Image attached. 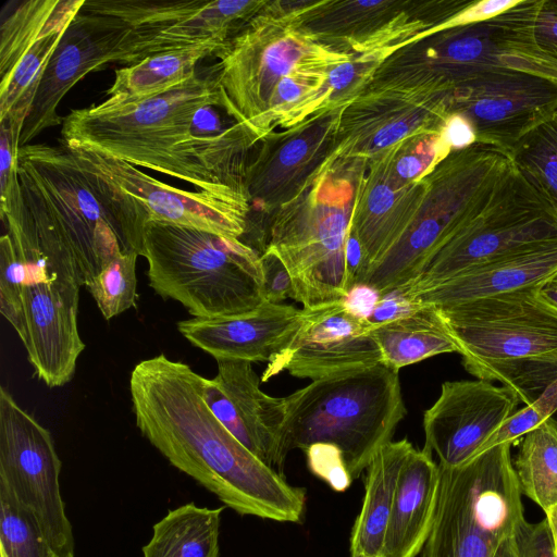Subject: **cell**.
I'll return each mask as SVG.
<instances>
[{
    "instance_id": "obj_1",
    "label": "cell",
    "mask_w": 557,
    "mask_h": 557,
    "mask_svg": "<svg viewBox=\"0 0 557 557\" xmlns=\"http://www.w3.org/2000/svg\"><path fill=\"white\" fill-rule=\"evenodd\" d=\"M136 425L178 470L239 515L302 520L306 492L239 443L215 418L201 375L160 354L139 361L129 379Z\"/></svg>"
},
{
    "instance_id": "obj_2",
    "label": "cell",
    "mask_w": 557,
    "mask_h": 557,
    "mask_svg": "<svg viewBox=\"0 0 557 557\" xmlns=\"http://www.w3.org/2000/svg\"><path fill=\"white\" fill-rule=\"evenodd\" d=\"M307 7L268 1L214 55L224 107L261 139L314 114L330 72L351 55L306 24Z\"/></svg>"
},
{
    "instance_id": "obj_3",
    "label": "cell",
    "mask_w": 557,
    "mask_h": 557,
    "mask_svg": "<svg viewBox=\"0 0 557 557\" xmlns=\"http://www.w3.org/2000/svg\"><path fill=\"white\" fill-rule=\"evenodd\" d=\"M216 67L197 74L180 86L144 97H108L63 117L62 141L95 148L135 166L147 168L197 190L216 195L244 191L220 185L200 164L189 145L195 112L220 101Z\"/></svg>"
},
{
    "instance_id": "obj_4",
    "label": "cell",
    "mask_w": 557,
    "mask_h": 557,
    "mask_svg": "<svg viewBox=\"0 0 557 557\" xmlns=\"http://www.w3.org/2000/svg\"><path fill=\"white\" fill-rule=\"evenodd\" d=\"M284 405L283 465L293 449L333 444L352 480L392 441L407 413L398 371L384 363L314 380L284 397Z\"/></svg>"
},
{
    "instance_id": "obj_5",
    "label": "cell",
    "mask_w": 557,
    "mask_h": 557,
    "mask_svg": "<svg viewBox=\"0 0 557 557\" xmlns=\"http://www.w3.org/2000/svg\"><path fill=\"white\" fill-rule=\"evenodd\" d=\"M143 257L150 287L195 318L244 314L265 302L260 255L240 239L149 221Z\"/></svg>"
},
{
    "instance_id": "obj_6",
    "label": "cell",
    "mask_w": 557,
    "mask_h": 557,
    "mask_svg": "<svg viewBox=\"0 0 557 557\" xmlns=\"http://www.w3.org/2000/svg\"><path fill=\"white\" fill-rule=\"evenodd\" d=\"M355 176L325 160L298 191L275 208L267 247L287 267L294 300L304 308L342 300L349 290L346 245L351 230Z\"/></svg>"
},
{
    "instance_id": "obj_7",
    "label": "cell",
    "mask_w": 557,
    "mask_h": 557,
    "mask_svg": "<svg viewBox=\"0 0 557 557\" xmlns=\"http://www.w3.org/2000/svg\"><path fill=\"white\" fill-rule=\"evenodd\" d=\"M510 165L506 154L481 144L453 151L422 178L416 214L394 246L359 283L372 286L383 296L412 282L487 199Z\"/></svg>"
},
{
    "instance_id": "obj_8",
    "label": "cell",
    "mask_w": 557,
    "mask_h": 557,
    "mask_svg": "<svg viewBox=\"0 0 557 557\" xmlns=\"http://www.w3.org/2000/svg\"><path fill=\"white\" fill-rule=\"evenodd\" d=\"M454 88L419 61L397 71L383 66L342 107L325 161L335 170L355 171L411 136L442 132Z\"/></svg>"
},
{
    "instance_id": "obj_9",
    "label": "cell",
    "mask_w": 557,
    "mask_h": 557,
    "mask_svg": "<svg viewBox=\"0 0 557 557\" xmlns=\"http://www.w3.org/2000/svg\"><path fill=\"white\" fill-rule=\"evenodd\" d=\"M511 444L490 448L462 466L440 467L437 508L421 557H494L524 520Z\"/></svg>"
},
{
    "instance_id": "obj_10",
    "label": "cell",
    "mask_w": 557,
    "mask_h": 557,
    "mask_svg": "<svg viewBox=\"0 0 557 557\" xmlns=\"http://www.w3.org/2000/svg\"><path fill=\"white\" fill-rule=\"evenodd\" d=\"M17 158L29 218L69 247L86 286L106 262L124 252L112 220L86 172L62 141L57 146H20Z\"/></svg>"
},
{
    "instance_id": "obj_11",
    "label": "cell",
    "mask_w": 557,
    "mask_h": 557,
    "mask_svg": "<svg viewBox=\"0 0 557 557\" xmlns=\"http://www.w3.org/2000/svg\"><path fill=\"white\" fill-rule=\"evenodd\" d=\"M257 0H89L79 14L112 36L111 62L149 57L206 42L226 44L261 11Z\"/></svg>"
},
{
    "instance_id": "obj_12",
    "label": "cell",
    "mask_w": 557,
    "mask_h": 557,
    "mask_svg": "<svg viewBox=\"0 0 557 557\" xmlns=\"http://www.w3.org/2000/svg\"><path fill=\"white\" fill-rule=\"evenodd\" d=\"M557 239V213L511 163L492 194L403 288L414 294L513 251Z\"/></svg>"
},
{
    "instance_id": "obj_13",
    "label": "cell",
    "mask_w": 557,
    "mask_h": 557,
    "mask_svg": "<svg viewBox=\"0 0 557 557\" xmlns=\"http://www.w3.org/2000/svg\"><path fill=\"white\" fill-rule=\"evenodd\" d=\"M26 268L22 292L25 338L22 342L36 376L49 387L69 383L85 344L77 314L83 281L76 262L44 253L28 232L12 236Z\"/></svg>"
},
{
    "instance_id": "obj_14",
    "label": "cell",
    "mask_w": 557,
    "mask_h": 557,
    "mask_svg": "<svg viewBox=\"0 0 557 557\" xmlns=\"http://www.w3.org/2000/svg\"><path fill=\"white\" fill-rule=\"evenodd\" d=\"M541 285L435 307L470 374L557 351V306L541 294Z\"/></svg>"
},
{
    "instance_id": "obj_15",
    "label": "cell",
    "mask_w": 557,
    "mask_h": 557,
    "mask_svg": "<svg viewBox=\"0 0 557 557\" xmlns=\"http://www.w3.org/2000/svg\"><path fill=\"white\" fill-rule=\"evenodd\" d=\"M61 461L50 432L0 387V483L37 518L60 557H74L59 476Z\"/></svg>"
},
{
    "instance_id": "obj_16",
    "label": "cell",
    "mask_w": 557,
    "mask_h": 557,
    "mask_svg": "<svg viewBox=\"0 0 557 557\" xmlns=\"http://www.w3.org/2000/svg\"><path fill=\"white\" fill-rule=\"evenodd\" d=\"M449 114L466 117L476 144L509 158L517 143L557 111V81L509 67H498L456 86Z\"/></svg>"
},
{
    "instance_id": "obj_17",
    "label": "cell",
    "mask_w": 557,
    "mask_h": 557,
    "mask_svg": "<svg viewBox=\"0 0 557 557\" xmlns=\"http://www.w3.org/2000/svg\"><path fill=\"white\" fill-rule=\"evenodd\" d=\"M63 143V141H62ZM77 162L106 177L159 221L240 239L251 210L247 195L188 191L145 174L137 166L95 148L63 143Z\"/></svg>"
},
{
    "instance_id": "obj_18",
    "label": "cell",
    "mask_w": 557,
    "mask_h": 557,
    "mask_svg": "<svg viewBox=\"0 0 557 557\" xmlns=\"http://www.w3.org/2000/svg\"><path fill=\"white\" fill-rule=\"evenodd\" d=\"M85 0L21 2L0 28V121L24 126L42 75Z\"/></svg>"
},
{
    "instance_id": "obj_19",
    "label": "cell",
    "mask_w": 557,
    "mask_h": 557,
    "mask_svg": "<svg viewBox=\"0 0 557 557\" xmlns=\"http://www.w3.org/2000/svg\"><path fill=\"white\" fill-rule=\"evenodd\" d=\"M382 363L370 323L349 313L342 301L301 309L288 344L269 361L261 381L287 371L312 381Z\"/></svg>"
},
{
    "instance_id": "obj_20",
    "label": "cell",
    "mask_w": 557,
    "mask_h": 557,
    "mask_svg": "<svg viewBox=\"0 0 557 557\" xmlns=\"http://www.w3.org/2000/svg\"><path fill=\"white\" fill-rule=\"evenodd\" d=\"M519 403L509 388L486 380L444 382L438 398L423 414V449L435 454L441 467L462 466L516 412Z\"/></svg>"
},
{
    "instance_id": "obj_21",
    "label": "cell",
    "mask_w": 557,
    "mask_h": 557,
    "mask_svg": "<svg viewBox=\"0 0 557 557\" xmlns=\"http://www.w3.org/2000/svg\"><path fill=\"white\" fill-rule=\"evenodd\" d=\"M342 108L314 113L299 124L267 135L248 161L245 187L251 202L277 208L292 198L329 156Z\"/></svg>"
},
{
    "instance_id": "obj_22",
    "label": "cell",
    "mask_w": 557,
    "mask_h": 557,
    "mask_svg": "<svg viewBox=\"0 0 557 557\" xmlns=\"http://www.w3.org/2000/svg\"><path fill=\"white\" fill-rule=\"evenodd\" d=\"M259 382L251 362L219 360L213 379L201 376L202 397L215 418L239 443L282 473L284 397L267 395L260 389Z\"/></svg>"
},
{
    "instance_id": "obj_23",
    "label": "cell",
    "mask_w": 557,
    "mask_h": 557,
    "mask_svg": "<svg viewBox=\"0 0 557 557\" xmlns=\"http://www.w3.org/2000/svg\"><path fill=\"white\" fill-rule=\"evenodd\" d=\"M352 174L351 227L364 250L366 274L394 246L416 214L422 180L412 184L401 182L392 173L382 153Z\"/></svg>"
},
{
    "instance_id": "obj_24",
    "label": "cell",
    "mask_w": 557,
    "mask_h": 557,
    "mask_svg": "<svg viewBox=\"0 0 557 557\" xmlns=\"http://www.w3.org/2000/svg\"><path fill=\"white\" fill-rule=\"evenodd\" d=\"M301 310L265 301L256 310L231 317L191 318L177 323L194 346L219 360L269 361L297 330Z\"/></svg>"
},
{
    "instance_id": "obj_25",
    "label": "cell",
    "mask_w": 557,
    "mask_h": 557,
    "mask_svg": "<svg viewBox=\"0 0 557 557\" xmlns=\"http://www.w3.org/2000/svg\"><path fill=\"white\" fill-rule=\"evenodd\" d=\"M557 274V239L536 244L466 269L428 289L405 295L436 308L541 285Z\"/></svg>"
},
{
    "instance_id": "obj_26",
    "label": "cell",
    "mask_w": 557,
    "mask_h": 557,
    "mask_svg": "<svg viewBox=\"0 0 557 557\" xmlns=\"http://www.w3.org/2000/svg\"><path fill=\"white\" fill-rule=\"evenodd\" d=\"M111 51V34L78 13L45 70L22 129L21 146L63 123L57 111L61 100L88 73L110 63Z\"/></svg>"
},
{
    "instance_id": "obj_27",
    "label": "cell",
    "mask_w": 557,
    "mask_h": 557,
    "mask_svg": "<svg viewBox=\"0 0 557 557\" xmlns=\"http://www.w3.org/2000/svg\"><path fill=\"white\" fill-rule=\"evenodd\" d=\"M440 485L441 470L433 455L413 448L399 474L381 557H417L422 552L433 525Z\"/></svg>"
},
{
    "instance_id": "obj_28",
    "label": "cell",
    "mask_w": 557,
    "mask_h": 557,
    "mask_svg": "<svg viewBox=\"0 0 557 557\" xmlns=\"http://www.w3.org/2000/svg\"><path fill=\"white\" fill-rule=\"evenodd\" d=\"M420 40L425 45L418 61L454 86L493 69L523 71L505 48L493 18L443 29Z\"/></svg>"
},
{
    "instance_id": "obj_29",
    "label": "cell",
    "mask_w": 557,
    "mask_h": 557,
    "mask_svg": "<svg viewBox=\"0 0 557 557\" xmlns=\"http://www.w3.org/2000/svg\"><path fill=\"white\" fill-rule=\"evenodd\" d=\"M413 449L404 438L375 454L366 471L364 498L350 535V557H381L401 468Z\"/></svg>"
},
{
    "instance_id": "obj_30",
    "label": "cell",
    "mask_w": 557,
    "mask_h": 557,
    "mask_svg": "<svg viewBox=\"0 0 557 557\" xmlns=\"http://www.w3.org/2000/svg\"><path fill=\"white\" fill-rule=\"evenodd\" d=\"M493 20L525 72L557 81V0H519Z\"/></svg>"
},
{
    "instance_id": "obj_31",
    "label": "cell",
    "mask_w": 557,
    "mask_h": 557,
    "mask_svg": "<svg viewBox=\"0 0 557 557\" xmlns=\"http://www.w3.org/2000/svg\"><path fill=\"white\" fill-rule=\"evenodd\" d=\"M382 354V363L398 371L430 357L457 352L459 348L445 326L437 309L420 305L399 319L370 324Z\"/></svg>"
},
{
    "instance_id": "obj_32",
    "label": "cell",
    "mask_w": 557,
    "mask_h": 557,
    "mask_svg": "<svg viewBox=\"0 0 557 557\" xmlns=\"http://www.w3.org/2000/svg\"><path fill=\"white\" fill-rule=\"evenodd\" d=\"M223 509L189 503L170 510L153 525L143 557H219Z\"/></svg>"
},
{
    "instance_id": "obj_33",
    "label": "cell",
    "mask_w": 557,
    "mask_h": 557,
    "mask_svg": "<svg viewBox=\"0 0 557 557\" xmlns=\"http://www.w3.org/2000/svg\"><path fill=\"white\" fill-rule=\"evenodd\" d=\"M224 46L206 42L149 57L136 64L115 71V78L107 90L109 97H144L180 86L197 74L196 65L202 59L215 55Z\"/></svg>"
},
{
    "instance_id": "obj_34",
    "label": "cell",
    "mask_w": 557,
    "mask_h": 557,
    "mask_svg": "<svg viewBox=\"0 0 557 557\" xmlns=\"http://www.w3.org/2000/svg\"><path fill=\"white\" fill-rule=\"evenodd\" d=\"M518 444L512 463L520 492L546 512L557 505V421L549 418Z\"/></svg>"
},
{
    "instance_id": "obj_35",
    "label": "cell",
    "mask_w": 557,
    "mask_h": 557,
    "mask_svg": "<svg viewBox=\"0 0 557 557\" xmlns=\"http://www.w3.org/2000/svg\"><path fill=\"white\" fill-rule=\"evenodd\" d=\"M509 159L557 213V111L522 137Z\"/></svg>"
},
{
    "instance_id": "obj_36",
    "label": "cell",
    "mask_w": 557,
    "mask_h": 557,
    "mask_svg": "<svg viewBox=\"0 0 557 557\" xmlns=\"http://www.w3.org/2000/svg\"><path fill=\"white\" fill-rule=\"evenodd\" d=\"M0 557H60L34 513L1 483Z\"/></svg>"
},
{
    "instance_id": "obj_37",
    "label": "cell",
    "mask_w": 557,
    "mask_h": 557,
    "mask_svg": "<svg viewBox=\"0 0 557 557\" xmlns=\"http://www.w3.org/2000/svg\"><path fill=\"white\" fill-rule=\"evenodd\" d=\"M474 376L490 382H499L527 406L557 380V351L491 364L480 369Z\"/></svg>"
},
{
    "instance_id": "obj_38",
    "label": "cell",
    "mask_w": 557,
    "mask_h": 557,
    "mask_svg": "<svg viewBox=\"0 0 557 557\" xmlns=\"http://www.w3.org/2000/svg\"><path fill=\"white\" fill-rule=\"evenodd\" d=\"M135 252H121L103 264L99 273L86 285L101 314L110 320L135 307L136 260Z\"/></svg>"
},
{
    "instance_id": "obj_39",
    "label": "cell",
    "mask_w": 557,
    "mask_h": 557,
    "mask_svg": "<svg viewBox=\"0 0 557 557\" xmlns=\"http://www.w3.org/2000/svg\"><path fill=\"white\" fill-rule=\"evenodd\" d=\"M451 152L443 140L442 132H430L411 136L382 154L398 180L412 184L430 174Z\"/></svg>"
},
{
    "instance_id": "obj_40",
    "label": "cell",
    "mask_w": 557,
    "mask_h": 557,
    "mask_svg": "<svg viewBox=\"0 0 557 557\" xmlns=\"http://www.w3.org/2000/svg\"><path fill=\"white\" fill-rule=\"evenodd\" d=\"M26 268L9 233L0 238V311L23 342L26 334L22 292Z\"/></svg>"
},
{
    "instance_id": "obj_41",
    "label": "cell",
    "mask_w": 557,
    "mask_h": 557,
    "mask_svg": "<svg viewBox=\"0 0 557 557\" xmlns=\"http://www.w3.org/2000/svg\"><path fill=\"white\" fill-rule=\"evenodd\" d=\"M556 413L557 401L552 396L542 393L532 404L524 406L507 418L483 443L472 459L494 446L505 443L518 444L524 435Z\"/></svg>"
},
{
    "instance_id": "obj_42",
    "label": "cell",
    "mask_w": 557,
    "mask_h": 557,
    "mask_svg": "<svg viewBox=\"0 0 557 557\" xmlns=\"http://www.w3.org/2000/svg\"><path fill=\"white\" fill-rule=\"evenodd\" d=\"M23 126L0 121V209L8 206L21 185L18 180V149Z\"/></svg>"
},
{
    "instance_id": "obj_43",
    "label": "cell",
    "mask_w": 557,
    "mask_h": 557,
    "mask_svg": "<svg viewBox=\"0 0 557 557\" xmlns=\"http://www.w3.org/2000/svg\"><path fill=\"white\" fill-rule=\"evenodd\" d=\"M304 451L309 470L325 481L332 490L344 492L350 486L354 480L338 447L327 443H315Z\"/></svg>"
},
{
    "instance_id": "obj_44",
    "label": "cell",
    "mask_w": 557,
    "mask_h": 557,
    "mask_svg": "<svg viewBox=\"0 0 557 557\" xmlns=\"http://www.w3.org/2000/svg\"><path fill=\"white\" fill-rule=\"evenodd\" d=\"M262 273V295L265 301L278 304L286 298L295 297V287L290 273L276 253L267 247L260 255Z\"/></svg>"
},
{
    "instance_id": "obj_45",
    "label": "cell",
    "mask_w": 557,
    "mask_h": 557,
    "mask_svg": "<svg viewBox=\"0 0 557 557\" xmlns=\"http://www.w3.org/2000/svg\"><path fill=\"white\" fill-rule=\"evenodd\" d=\"M518 557H556L546 519L521 521L515 533Z\"/></svg>"
},
{
    "instance_id": "obj_46",
    "label": "cell",
    "mask_w": 557,
    "mask_h": 557,
    "mask_svg": "<svg viewBox=\"0 0 557 557\" xmlns=\"http://www.w3.org/2000/svg\"><path fill=\"white\" fill-rule=\"evenodd\" d=\"M381 297L372 286L359 283L352 285L341 301L349 313L369 321Z\"/></svg>"
},
{
    "instance_id": "obj_47",
    "label": "cell",
    "mask_w": 557,
    "mask_h": 557,
    "mask_svg": "<svg viewBox=\"0 0 557 557\" xmlns=\"http://www.w3.org/2000/svg\"><path fill=\"white\" fill-rule=\"evenodd\" d=\"M419 307L420 305L410 301L399 290H393L381 297L368 322L370 324L389 322L411 313Z\"/></svg>"
},
{
    "instance_id": "obj_48",
    "label": "cell",
    "mask_w": 557,
    "mask_h": 557,
    "mask_svg": "<svg viewBox=\"0 0 557 557\" xmlns=\"http://www.w3.org/2000/svg\"><path fill=\"white\" fill-rule=\"evenodd\" d=\"M444 143L451 151L466 149L476 144V136L471 123L459 114L451 113L442 129Z\"/></svg>"
},
{
    "instance_id": "obj_49",
    "label": "cell",
    "mask_w": 557,
    "mask_h": 557,
    "mask_svg": "<svg viewBox=\"0 0 557 557\" xmlns=\"http://www.w3.org/2000/svg\"><path fill=\"white\" fill-rule=\"evenodd\" d=\"M540 292L548 301L557 306V274L544 282Z\"/></svg>"
},
{
    "instance_id": "obj_50",
    "label": "cell",
    "mask_w": 557,
    "mask_h": 557,
    "mask_svg": "<svg viewBox=\"0 0 557 557\" xmlns=\"http://www.w3.org/2000/svg\"><path fill=\"white\" fill-rule=\"evenodd\" d=\"M545 519L549 528L555 556L557 557V505L545 512Z\"/></svg>"
},
{
    "instance_id": "obj_51",
    "label": "cell",
    "mask_w": 557,
    "mask_h": 557,
    "mask_svg": "<svg viewBox=\"0 0 557 557\" xmlns=\"http://www.w3.org/2000/svg\"><path fill=\"white\" fill-rule=\"evenodd\" d=\"M494 557H518L515 535L504 540L497 547Z\"/></svg>"
},
{
    "instance_id": "obj_52",
    "label": "cell",
    "mask_w": 557,
    "mask_h": 557,
    "mask_svg": "<svg viewBox=\"0 0 557 557\" xmlns=\"http://www.w3.org/2000/svg\"><path fill=\"white\" fill-rule=\"evenodd\" d=\"M557 421V418H554Z\"/></svg>"
}]
</instances>
